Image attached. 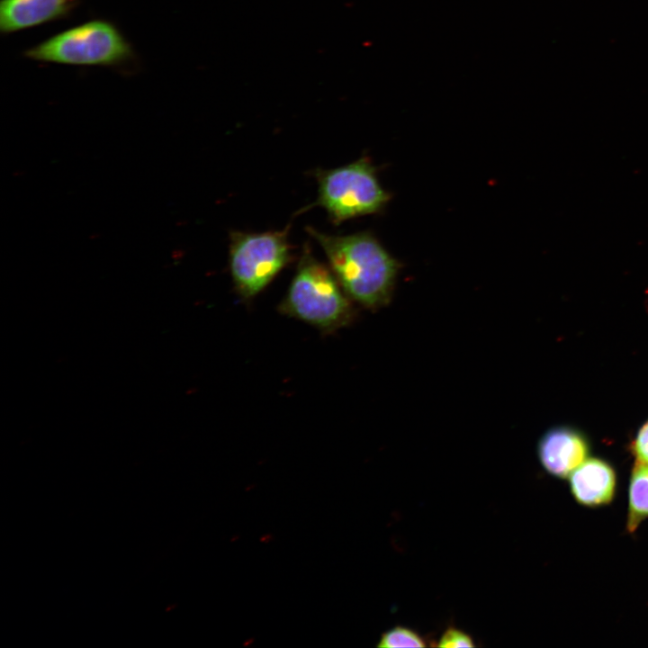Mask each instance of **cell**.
Here are the masks:
<instances>
[{
    "label": "cell",
    "mask_w": 648,
    "mask_h": 648,
    "mask_svg": "<svg viewBox=\"0 0 648 648\" xmlns=\"http://www.w3.org/2000/svg\"><path fill=\"white\" fill-rule=\"evenodd\" d=\"M306 231L323 249L330 270L349 298L371 310L390 301L399 264L370 233L329 235L312 227Z\"/></svg>",
    "instance_id": "obj_1"
},
{
    "label": "cell",
    "mask_w": 648,
    "mask_h": 648,
    "mask_svg": "<svg viewBox=\"0 0 648 648\" xmlns=\"http://www.w3.org/2000/svg\"><path fill=\"white\" fill-rule=\"evenodd\" d=\"M80 0H1L0 31L12 33L67 17Z\"/></svg>",
    "instance_id": "obj_7"
},
{
    "label": "cell",
    "mask_w": 648,
    "mask_h": 648,
    "mask_svg": "<svg viewBox=\"0 0 648 648\" xmlns=\"http://www.w3.org/2000/svg\"><path fill=\"white\" fill-rule=\"evenodd\" d=\"M633 451L641 464H648V421L638 432L633 444Z\"/></svg>",
    "instance_id": "obj_12"
},
{
    "label": "cell",
    "mask_w": 648,
    "mask_h": 648,
    "mask_svg": "<svg viewBox=\"0 0 648 648\" xmlns=\"http://www.w3.org/2000/svg\"><path fill=\"white\" fill-rule=\"evenodd\" d=\"M614 469L607 462L590 458L570 474V487L578 503L588 507L608 504L616 491Z\"/></svg>",
    "instance_id": "obj_8"
},
{
    "label": "cell",
    "mask_w": 648,
    "mask_h": 648,
    "mask_svg": "<svg viewBox=\"0 0 648 648\" xmlns=\"http://www.w3.org/2000/svg\"><path fill=\"white\" fill-rule=\"evenodd\" d=\"M537 454L547 472L564 478L587 457L589 444L582 434L572 428H553L539 440Z\"/></svg>",
    "instance_id": "obj_6"
},
{
    "label": "cell",
    "mask_w": 648,
    "mask_h": 648,
    "mask_svg": "<svg viewBox=\"0 0 648 648\" xmlns=\"http://www.w3.org/2000/svg\"><path fill=\"white\" fill-rule=\"evenodd\" d=\"M336 276L305 246L280 310L324 331L346 326L352 318L348 296Z\"/></svg>",
    "instance_id": "obj_2"
},
{
    "label": "cell",
    "mask_w": 648,
    "mask_h": 648,
    "mask_svg": "<svg viewBox=\"0 0 648 648\" xmlns=\"http://www.w3.org/2000/svg\"><path fill=\"white\" fill-rule=\"evenodd\" d=\"M648 518V464L634 466L629 485L627 529L634 532Z\"/></svg>",
    "instance_id": "obj_9"
},
{
    "label": "cell",
    "mask_w": 648,
    "mask_h": 648,
    "mask_svg": "<svg viewBox=\"0 0 648 648\" xmlns=\"http://www.w3.org/2000/svg\"><path fill=\"white\" fill-rule=\"evenodd\" d=\"M318 199L334 224L381 211L390 199L367 158L332 169H318Z\"/></svg>",
    "instance_id": "obj_4"
},
{
    "label": "cell",
    "mask_w": 648,
    "mask_h": 648,
    "mask_svg": "<svg viewBox=\"0 0 648 648\" xmlns=\"http://www.w3.org/2000/svg\"><path fill=\"white\" fill-rule=\"evenodd\" d=\"M290 226L260 233L231 231L230 270L238 294L251 299L263 291L292 260Z\"/></svg>",
    "instance_id": "obj_5"
},
{
    "label": "cell",
    "mask_w": 648,
    "mask_h": 648,
    "mask_svg": "<svg viewBox=\"0 0 648 648\" xmlns=\"http://www.w3.org/2000/svg\"><path fill=\"white\" fill-rule=\"evenodd\" d=\"M33 60L73 66L120 67L133 58L130 44L112 22L93 20L27 50Z\"/></svg>",
    "instance_id": "obj_3"
},
{
    "label": "cell",
    "mask_w": 648,
    "mask_h": 648,
    "mask_svg": "<svg viewBox=\"0 0 648 648\" xmlns=\"http://www.w3.org/2000/svg\"><path fill=\"white\" fill-rule=\"evenodd\" d=\"M424 639L415 631L397 626L383 633L378 644L379 647H424Z\"/></svg>",
    "instance_id": "obj_10"
},
{
    "label": "cell",
    "mask_w": 648,
    "mask_h": 648,
    "mask_svg": "<svg viewBox=\"0 0 648 648\" xmlns=\"http://www.w3.org/2000/svg\"><path fill=\"white\" fill-rule=\"evenodd\" d=\"M439 647H474L472 637L455 627L447 628L440 637Z\"/></svg>",
    "instance_id": "obj_11"
}]
</instances>
